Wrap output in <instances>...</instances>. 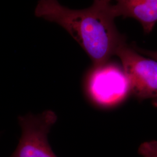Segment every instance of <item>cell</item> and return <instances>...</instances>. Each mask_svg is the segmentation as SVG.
I'll use <instances>...</instances> for the list:
<instances>
[{"mask_svg": "<svg viewBox=\"0 0 157 157\" xmlns=\"http://www.w3.org/2000/svg\"><path fill=\"white\" fill-rule=\"evenodd\" d=\"M87 86L91 100L102 107L117 105L130 91L129 80L124 69L108 62L94 67L88 78Z\"/></svg>", "mask_w": 157, "mask_h": 157, "instance_id": "cell-4", "label": "cell"}, {"mask_svg": "<svg viewBox=\"0 0 157 157\" xmlns=\"http://www.w3.org/2000/svg\"><path fill=\"white\" fill-rule=\"evenodd\" d=\"M56 120V113L51 110L37 115L20 116L21 137L10 157H57L48 141V134Z\"/></svg>", "mask_w": 157, "mask_h": 157, "instance_id": "cell-2", "label": "cell"}, {"mask_svg": "<svg viewBox=\"0 0 157 157\" xmlns=\"http://www.w3.org/2000/svg\"><path fill=\"white\" fill-rule=\"evenodd\" d=\"M135 50L137 52H139L140 54L146 55L147 56H149L152 59L157 61V51L145 50H143V49H139L137 48H135Z\"/></svg>", "mask_w": 157, "mask_h": 157, "instance_id": "cell-7", "label": "cell"}, {"mask_svg": "<svg viewBox=\"0 0 157 157\" xmlns=\"http://www.w3.org/2000/svg\"><path fill=\"white\" fill-rule=\"evenodd\" d=\"M141 157H157V141L145 142L139 148Z\"/></svg>", "mask_w": 157, "mask_h": 157, "instance_id": "cell-6", "label": "cell"}, {"mask_svg": "<svg viewBox=\"0 0 157 157\" xmlns=\"http://www.w3.org/2000/svg\"><path fill=\"white\" fill-rule=\"evenodd\" d=\"M130 91L141 99H151L157 107V61L142 56L126 43L118 49Z\"/></svg>", "mask_w": 157, "mask_h": 157, "instance_id": "cell-3", "label": "cell"}, {"mask_svg": "<svg viewBox=\"0 0 157 157\" xmlns=\"http://www.w3.org/2000/svg\"><path fill=\"white\" fill-rule=\"evenodd\" d=\"M112 8L115 17L134 18L147 33L151 32L157 23V0H119Z\"/></svg>", "mask_w": 157, "mask_h": 157, "instance_id": "cell-5", "label": "cell"}, {"mask_svg": "<svg viewBox=\"0 0 157 157\" xmlns=\"http://www.w3.org/2000/svg\"><path fill=\"white\" fill-rule=\"evenodd\" d=\"M112 6L109 1L97 0L87 8L75 10L55 0H41L34 13L65 29L90 56L95 67L107 63L125 43L115 26Z\"/></svg>", "mask_w": 157, "mask_h": 157, "instance_id": "cell-1", "label": "cell"}]
</instances>
